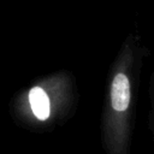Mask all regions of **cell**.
<instances>
[{
    "instance_id": "cell-1",
    "label": "cell",
    "mask_w": 154,
    "mask_h": 154,
    "mask_svg": "<svg viewBox=\"0 0 154 154\" xmlns=\"http://www.w3.org/2000/svg\"><path fill=\"white\" fill-rule=\"evenodd\" d=\"M149 54L141 34L131 31L108 69L100 124L105 154H131L141 75Z\"/></svg>"
},
{
    "instance_id": "cell-2",
    "label": "cell",
    "mask_w": 154,
    "mask_h": 154,
    "mask_svg": "<svg viewBox=\"0 0 154 154\" xmlns=\"http://www.w3.org/2000/svg\"><path fill=\"white\" fill-rule=\"evenodd\" d=\"M77 103L75 76L67 70H59L35 79L16 94L10 112L18 126L46 132L66 123L75 114Z\"/></svg>"
},
{
    "instance_id": "cell-3",
    "label": "cell",
    "mask_w": 154,
    "mask_h": 154,
    "mask_svg": "<svg viewBox=\"0 0 154 154\" xmlns=\"http://www.w3.org/2000/svg\"><path fill=\"white\" fill-rule=\"evenodd\" d=\"M148 94H149V129L152 132V138L154 143V70L149 77V85H148Z\"/></svg>"
}]
</instances>
